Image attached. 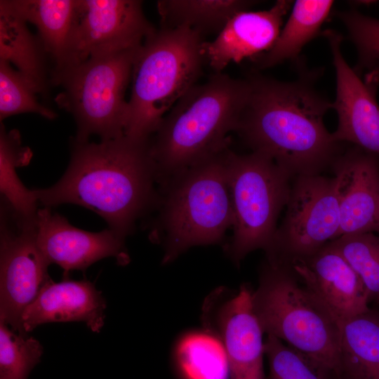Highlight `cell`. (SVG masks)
I'll return each instance as SVG.
<instances>
[{"instance_id":"cell-4","label":"cell","mask_w":379,"mask_h":379,"mask_svg":"<svg viewBox=\"0 0 379 379\" xmlns=\"http://www.w3.org/2000/svg\"><path fill=\"white\" fill-rule=\"evenodd\" d=\"M227 148L173 176L159 187V214L151 239L161 241L162 263L191 247L220 243L232 227Z\"/></svg>"},{"instance_id":"cell-28","label":"cell","mask_w":379,"mask_h":379,"mask_svg":"<svg viewBox=\"0 0 379 379\" xmlns=\"http://www.w3.org/2000/svg\"><path fill=\"white\" fill-rule=\"evenodd\" d=\"M42 354L39 340L0 321V379H27Z\"/></svg>"},{"instance_id":"cell-3","label":"cell","mask_w":379,"mask_h":379,"mask_svg":"<svg viewBox=\"0 0 379 379\" xmlns=\"http://www.w3.org/2000/svg\"><path fill=\"white\" fill-rule=\"evenodd\" d=\"M249 91L247 79L216 73L189 89L161 120L150 140L160 186L227 148Z\"/></svg>"},{"instance_id":"cell-29","label":"cell","mask_w":379,"mask_h":379,"mask_svg":"<svg viewBox=\"0 0 379 379\" xmlns=\"http://www.w3.org/2000/svg\"><path fill=\"white\" fill-rule=\"evenodd\" d=\"M36 93L21 75L5 60H0V120L21 113H35L54 119L57 114L41 104Z\"/></svg>"},{"instance_id":"cell-18","label":"cell","mask_w":379,"mask_h":379,"mask_svg":"<svg viewBox=\"0 0 379 379\" xmlns=\"http://www.w3.org/2000/svg\"><path fill=\"white\" fill-rule=\"evenodd\" d=\"M106 301L89 281L49 277L21 317L24 333L49 322L83 321L93 332L104 325Z\"/></svg>"},{"instance_id":"cell-19","label":"cell","mask_w":379,"mask_h":379,"mask_svg":"<svg viewBox=\"0 0 379 379\" xmlns=\"http://www.w3.org/2000/svg\"><path fill=\"white\" fill-rule=\"evenodd\" d=\"M27 23L9 0L0 1V60L14 65L36 94L44 95L51 84L48 56Z\"/></svg>"},{"instance_id":"cell-7","label":"cell","mask_w":379,"mask_h":379,"mask_svg":"<svg viewBox=\"0 0 379 379\" xmlns=\"http://www.w3.org/2000/svg\"><path fill=\"white\" fill-rule=\"evenodd\" d=\"M140 46L92 57L51 75V84L62 90L55 98L58 105L76 122L74 140L88 141L96 135L103 140L124 135L125 93Z\"/></svg>"},{"instance_id":"cell-16","label":"cell","mask_w":379,"mask_h":379,"mask_svg":"<svg viewBox=\"0 0 379 379\" xmlns=\"http://www.w3.org/2000/svg\"><path fill=\"white\" fill-rule=\"evenodd\" d=\"M287 265L340 325L370 310L363 282L330 242L314 254Z\"/></svg>"},{"instance_id":"cell-26","label":"cell","mask_w":379,"mask_h":379,"mask_svg":"<svg viewBox=\"0 0 379 379\" xmlns=\"http://www.w3.org/2000/svg\"><path fill=\"white\" fill-rule=\"evenodd\" d=\"M358 274L369 301L379 304V233L343 235L330 241Z\"/></svg>"},{"instance_id":"cell-5","label":"cell","mask_w":379,"mask_h":379,"mask_svg":"<svg viewBox=\"0 0 379 379\" xmlns=\"http://www.w3.org/2000/svg\"><path fill=\"white\" fill-rule=\"evenodd\" d=\"M204 36L187 27H160L140 47L132 72L124 135L150 139L168 112L201 77Z\"/></svg>"},{"instance_id":"cell-23","label":"cell","mask_w":379,"mask_h":379,"mask_svg":"<svg viewBox=\"0 0 379 379\" xmlns=\"http://www.w3.org/2000/svg\"><path fill=\"white\" fill-rule=\"evenodd\" d=\"M255 1L244 0H161L157 1L160 27H190L202 36L219 34L239 12Z\"/></svg>"},{"instance_id":"cell-21","label":"cell","mask_w":379,"mask_h":379,"mask_svg":"<svg viewBox=\"0 0 379 379\" xmlns=\"http://www.w3.org/2000/svg\"><path fill=\"white\" fill-rule=\"evenodd\" d=\"M339 375L343 379H379V313L368 311L341 324Z\"/></svg>"},{"instance_id":"cell-11","label":"cell","mask_w":379,"mask_h":379,"mask_svg":"<svg viewBox=\"0 0 379 379\" xmlns=\"http://www.w3.org/2000/svg\"><path fill=\"white\" fill-rule=\"evenodd\" d=\"M156 28L138 0H78L65 60L52 74L95 56L140 46Z\"/></svg>"},{"instance_id":"cell-15","label":"cell","mask_w":379,"mask_h":379,"mask_svg":"<svg viewBox=\"0 0 379 379\" xmlns=\"http://www.w3.org/2000/svg\"><path fill=\"white\" fill-rule=\"evenodd\" d=\"M331 169L340 215L338 237L379 233V156L353 145Z\"/></svg>"},{"instance_id":"cell-2","label":"cell","mask_w":379,"mask_h":379,"mask_svg":"<svg viewBox=\"0 0 379 379\" xmlns=\"http://www.w3.org/2000/svg\"><path fill=\"white\" fill-rule=\"evenodd\" d=\"M150 140L124 135L100 142L72 138L69 164L62 178L50 187L34 190L39 204L86 207L126 239L137 220L159 201Z\"/></svg>"},{"instance_id":"cell-24","label":"cell","mask_w":379,"mask_h":379,"mask_svg":"<svg viewBox=\"0 0 379 379\" xmlns=\"http://www.w3.org/2000/svg\"><path fill=\"white\" fill-rule=\"evenodd\" d=\"M32 157L29 148L21 144L16 129L7 131L2 121L0 127V191L1 202L16 216L34 220L39 202L34 190L27 188L17 175L16 168L26 166Z\"/></svg>"},{"instance_id":"cell-12","label":"cell","mask_w":379,"mask_h":379,"mask_svg":"<svg viewBox=\"0 0 379 379\" xmlns=\"http://www.w3.org/2000/svg\"><path fill=\"white\" fill-rule=\"evenodd\" d=\"M251 295L246 285L237 292L221 287L204 304V325L225 349L230 379H265L264 332L253 311Z\"/></svg>"},{"instance_id":"cell-9","label":"cell","mask_w":379,"mask_h":379,"mask_svg":"<svg viewBox=\"0 0 379 379\" xmlns=\"http://www.w3.org/2000/svg\"><path fill=\"white\" fill-rule=\"evenodd\" d=\"M282 222L267 259L288 265L306 258L338 237L340 215L333 177L293 178Z\"/></svg>"},{"instance_id":"cell-17","label":"cell","mask_w":379,"mask_h":379,"mask_svg":"<svg viewBox=\"0 0 379 379\" xmlns=\"http://www.w3.org/2000/svg\"><path fill=\"white\" fill-rule=\"evenodd\" d=\"M291 1L279 0L270 9L238 13L212 41L204 44L206 62L216 73L232 62L251 59L270 50L276 41Z\"/></svg>"},{"instance_id":"cell-14","label":"cell","mask_w":379,"mask_h":379,"mask_svg":"<svg viewBox=\"0 0 379 379\" xmlns=\"http://www.w3.org/2000/svg\"><path fill=\"white\" fill-rule=\"evenodd\" d=\"M36 227L41 251L51 264L62 268L65 274L72 270H85L108 257L114 258L120 265L129 262L125 238L109 228L98 232L79 229L48 207L39 208Z\"/></svg>"},{"instance_id":"cell-31","label":"cell","mask_w":379,"mask_h":379,"mask_svg":"<svg viewBox=\"0 0 379 379\" xmlns=\"http://www.w3.org/2000/svg\"><path fill=\"white\" fill-rule=\"evenodd\" d=\"M335 379H343V378L336 377Z\"/></svg>"},{"instance_id":"cell-20","label":"cell","mask_w":379,"mask_h":379,"mask_svg":"<svg viewBox=\"0 0 379 379\" xmlns=\"http://www.w3.org/2000/svg\"><path fill=\"white\" fill-rule=\"evenodd\" d=\"M18 13L34 25L48 58L51 73L63 64L73 31L78 0H9Z\"/></svg>"},{"instance_id":"cell-27","label":"cell","mask_w":379,"mask_h":379,"mask_svg":"<svg viewBox=\"0 0 379 379\" xmlns=\"http://www.w3.org/2000/svg\"><path fill=\"white\" fill-rule=\"evenodd\" d=\"M269 379H335V374L312 357L267 335L264 344Z\"/></svg>"},{"instance_id":"cell-30","label":"cell","mask_w":379,"mask_h":379,"mask_svg":"<svg viewBox=\"0 0 379 379\" xmlns=\"http://www.w3.org/2000/svg\"><path fill=\"white\" fill-rule=\"evenodd\" d=\"M337 15L358 51L355 72L359 74L366 69L368 73L379 72V20L354 10L338 12Z\"/></svg>"},{"instance_id":"cell-25","label":"cell","mask_w":379,"mask_h":379,"mask_svg":"<svg viewBox=\"0 0 379 379\" xmlns=\"http://www.w3.org/2000/svg\"><path fill=\"white\" fill-rule=\"evenodd\" d=\"M177 360L187 379H227L229 366L220 340L207 333H194L178 343Z\"/></svg>"},{"instance_id":"cell-13","label":"cell","mask_w":379,"mask_h":379,"mask_svg":"<svg viewBox=\"0 0 379 379\" xmlns=\"http://www.w3.org/2000/svg\"><path fill=\"white\" fill-rule=\"evenodd\" d=\"M336 74V95L332 102L338 117L333 139L350 143L379 156V105L376 91L379 73H367L365 81L350 67L341 51L343 36L336 31L326 29Z\"/></svg>"},{"instance_id":"cell-8","label":"cell","mask_w":379,"mask_h":379,"mask_svg":"<svg viewBox=\"0 0 379 379\" xmlns=\"http://www.w3.org/2000/svg\"><path fill=\"white\" fill-rule=\"evenodd\" d=\"M233 235L225 252L239 265L251 252L271 248L293 178L270 157L257 152L227 155Z\"/></svg>"},{"instance_id":"cell-6","label":"cell","mask_w":379,"mask_h":379,"mask_svg":"<svg viewBox=\"0 0 379 379\" xmlns=\"http://www.w3.org/2000/svg\"><path fill=\"white\" fill-rule=\"evenodd\" d=\"M251 301L264 333L339 375L341 325L288 265L267 259Z\"/></svg>"},{"instance_id":"cell-22","label":"cell","mask_w":379,"mask_h":379,"mask_svg":"<svg viewBox=\"0 0 379 379\" xmlns=\"http://www.w3.org/2000/svg\"><path fill=\"white\" fill-rule=\"evenodd\" d=\"M333 5L330 0L296 1L272 48L252 58L256 67L268 68L296 59L302 48L319 34Z\"/></svg>"},{"instance_id":"cell-10","label":"cell","mask_w":379,"mask_h":379,"mask_svg":"<svg viewBox=\"0 0 379 379\" xmlns=\"http://www.w3.org/2000/svg\"><path fill=\"white\" fill-rule=\"evenodd\" d=\"M51 263L37 241L36 218H18L3 203L0 229V321L24 333L21 317L49 278Z\"/></svg>"},{"instance_id":"cell-1","label":"cell","mask_w":379,"mask_h":379,"mask_svg":"<svg viewBox=\"0 0 379 379\" xmlns=\"http://www.w3.org/2000/svg\"><path fill=\"white\" fill-rule=\"evenodd\" d=\"M314 77L280 81L250 76L234 131L252 152L270 157L293 178L321 175L344 150L324 124L332 102L315 88Z\"/></svg>"}]
</instances>
